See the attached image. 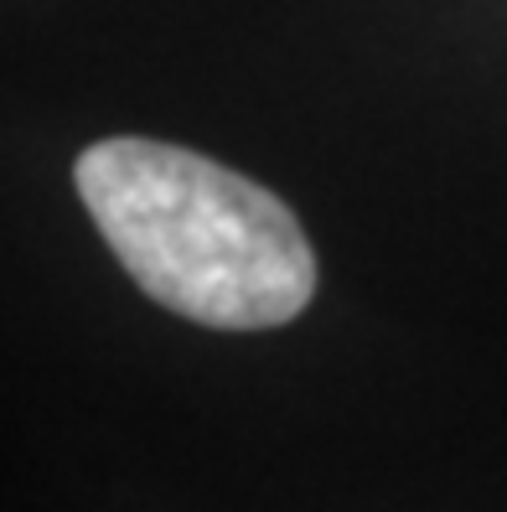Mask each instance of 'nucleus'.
I'll return each mask as SVG.
<instances>
[{"label": "nucleus", "instance_id": "obj_1", "mask_svg": "<svg viewBox=\"0 0 507 512\" xmlns=\"http://www.w3.org/2000/svg\"><path fill=\"white\" fill-rule=\"evenodd\" d=\"M73 182L114 259L166 311L218 331H264L311 306L306 233L249 176L182 145L114 135L83 150Z\"/></svg>", "mask_w": 507, "mask_h": 512}]
</instances>
